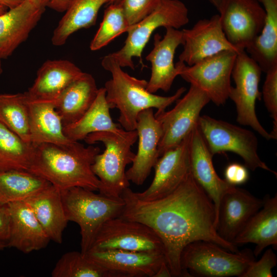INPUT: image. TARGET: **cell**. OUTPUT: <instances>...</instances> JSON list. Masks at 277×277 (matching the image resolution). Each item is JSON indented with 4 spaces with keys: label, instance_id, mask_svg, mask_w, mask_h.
<instances>
[{
    "label": "cell",
    "instance_id": "cell-1",
    "mask_svg": "<svg viewBox=\"0 0 277 277\" xmlns=\"http://www.w3.org/2000/svg\"><path fill=\"white\" fill-rule=\"evenodd\" d=\"M121 196L125 207L120 216L143 223L156 233L163 243L172 276H185L181 255L185 247L192 242L208 241L232 252H240L238 246L217 233L214 205L191 173L163 197L142 201L129 187Z\"/></svg>",
    "mask_w": 277,
    "mask_h": 277
},
{
    "label": "cell",
    "instance_id": "cell-2",
    "mask_svg": "<svg viewBox=\"0 0 277 277\" xmlns=\"http://www.w3.org/2000/svg\"><path fill=\"white\" fill-rule=\"evenodd\" d=\"M34 146L29 170L60 190L80 187L98 191L100 181L91 166L100 153L98 147L85 146L78 142L66 145L41 143Z\"/></svg>",
    "mask_w": 277,
    "mask_h": 277
},
{
    "label": "cell",
    "instance_id": "cell-3",
    "mask_svg": "<svg viewBox=\"0 0 277 277\" xmlns=\"http://www.w3.org/2000/svg\"><path fill=\"white\" fill-rule=\"evenodd\" d=\"M101 65L111 74V78L104 86L107 101L111 109L117 108L119 110L118 121L126 131L135 130L141 112L154 108L156 109L155 114L160 113L186 91V88L182 87L169 96L151 93L147 90L148 81L125 72L110 54L103 57Z\"/></svg>",
    "mask_w": 277,
    "mask_h": 277
},
{
    "label": "cell",
    "instance_id": "cell-4",
    "mask_svg": "<svg viewBox=\"0 0 277 277\" xmlns=\"http://www.w3.org/2000/svg\"><path fill=\"white\" fill-rule=\"evenodd\" d=\"M137 140L136 130L121 133L98 132L89 134L84 140L92 145L102 143L105 150L95 157L91 168L100 181L98 191L109 197H120L122 192L129 187L125 168L131 164L135 153L131 147Z\"/></svg>",
    "mask_w": 277,
    "mask_h": 277
},
{
    "label": "cell",
    "instance_id": "cell-5",
    "mask_svg": "<svg viewBox=\"0 0 277 277\" xmlns=\"http://www.w3.org/2000/svg\"><path fill=\"white\" fill-rule=\"evenodd\" d=\"M60 191L67 220L76 223L80 228L81 252L85 253L91 247L102 226L121 215L124 201L122 197L96 194L80 187Z\"/></svg>",
    "mask_w": 277,
    "mask_h": 277
},
{
    "label": "cell",
    "instance_id": "cell-6",
    "mask_svg": "<svg viewBox=\"0 0 277 277\" xmlns=\"http://www.w3.org/2000/svg\"><path fill=\"white\" fill-rule=\"evenodd\" d=\"M254 260L250 249L232 252L215 243L197 241L185 247L180 262L185 276L242 277Z\"/></svg>",
    "mask_w": 277,
    "mask_h": 277
},
{
    "label": "cell",
    "instance_id": "cell-7",
    "mask_svg": "<svg viewBox=\"0 0 277 277\" xmlns=\"http://www.w3.org/2000/svg\"><path fill=\"white\" fill-rule=\"evenodd\" d=\"M189 21L188 9L180 0H161L157 8L148 16L129 27L123 46L110 53L122 67L134 69L133 57L140 58L144 66L142 53L154 31L160 27L179 29Z\"/></svg>",
    "mask_w": 277,
    "mask_h": 277
},
{
    "label": "cell",
    "instance_id": "cell-8",
    "mask_svg": "<svg viewBox=\"0 0 277 277\" xmlns=\"http://www.w3.org/2000/svg\"><path fill=\"white\" fill-rule=\"evenodd\" d=\"M197 126L213 156L232 152L240 156L245 166L252 171L261 168L276 175L259 157L258 139L251 131L206 115L200 116Z\"/></svg>",
    "mask_w": 277,
    "mask_h": 277
},
{
    "label": "cell",
    "instance_id": "cell-9",
    "mask_svg": "<svg viewBox=\"0 0 277 277\" xmlns=\"http://www.w3.org/2000/svg\"><path fill=\"white\" fill-rule=\"evenodd\" d=\"M262 72L258 64L245 50L238 53L231 73L235 85L231 86L229 98L235 105L237 122L251 127L269 140L273 137L260 124L255 112L256 101L262 96L259 89Z\"/></svg>",
    "mask_w": 277,
    "mask_h": 277
},
{
    "label": "cell",
    "instance_id": "cell-10",
    "mask_svg": "<svg viewBox=\"0 0 277 277\" xmlns=\"http://www.w3.org/2000/svg\"><path fill=\"white\" fill-rule=\"evenodd\" d=\"M232 51H223L206 57L191 66L178 61L179 75L203 91L217 106L229 98L230 78L237 55Z\"/></svg>",
    "mask_w": 277,
    "mask_h": 277
},
{
    "label": "cell",
    "instance_id": "cell-11",
    "mask_svg": "<svg viewBox=\"0 0 277 277\" xmlns=\"http://www.w3.org/2000/svg\"><path fill=\"white\" fill-rule=\"evenodd\" d=\"M210 102L203 91L190 85L188 92L176 101L172 109L154 114L162 129L158 147L160 157L191 133L197 125L202 110Z\"/></svg>",
    "mask_w": 277,
    "mask_h": 277
},
{
    "label": "cell",
    "instance_id": "cell-12",
    "mask_svg": "<svg viewBox=\"0 0 277 277\" xmlns=\"http://www.w3.org/2000/svg\"><path fill=\"white\" fill-rule=\"evenodd\" d=\"M90 249L164 253L161 240L151 228L143 223L120 216L107 221L102 226Z\"/></svg>",
    "mask_w": 277,
    "mask_h": 277
},
{
    "label": "cell",
    "instance_id": "cell-13",
    "mask_svg": "<svg viewBox=\"0 0 277 277\" xmlns=\"http://www.w3.org/2000/svg\"><path fill=\"white\" fill-rule=\"evenodd\" d=\"M216 9L227 39L239 50H245L265 23L266 12L258 0H220Z\"/></svg>",
    "mask_w": 277,
    "mask_h": 277
},
{
    "label": "cell",
    "instance_id": "cell-14",
    "mask_svg": "<svg viewBox=\"0 0 277 277\" xmlns=\"http://www.w3.org/2000/svg\"><path fill=\"white\" fill-rule=\"evenodd\" d=\"M190 135L159 158L153 167L154 175L152 183L144 191L133 192L136 197L145 201L163 197L185 181L190 173Z\"/></svg>",
    "mask_w": 277,
    "mask_h": 277
},
{
    "label": "cell",
    "instance_id": "cell-15",
    "mask_svg": "<svg viewBox=\"0 0 277 277\" xmlns=\"http://www.w3.org/2000/svg\"><path fill=\"white\" fill-rule=\"evenodd\" d=\"M182 30L183 50L179 59L188 66L221 51H232L239 53L241 51L227 39L219 14L200 19L191 28Z\"/></svg>",
    "mask_w": 277,
    "mask_h": 277
},
{
    "label": "cell",
    "instance_id": "cell-16",
    "mask_svg": "<svg viewBox=\"0 0 277 277\" xmlns=\"http://www.w3.org/2000/svg\"><path fill=\"white\" fill-rule=\"evenodd\" d=\"M135 130L138 140L137 150L126 175L129 182L140 186L144 184L160 157L158 147L162 129L153 109L138 114Z\"/></svg>",
    "mask_w": 277,
    "mask_h": 277
},
{
    "label": "cell",
    "instance_id": "cell-17",
    "mask_svg": "<svg viewBox=\"0 0 277 277\" xmlns=\"http://www.w3.org/2000/svg\"><path fill=\"white\" fill-rule=\"evenodd\" d=\"M165 29L163 37L158 33L154 35L153 47L146 56L151 65L147 90L152 93L159 90L169 91L174 79L179 75V68L173 61L176 49L183 44V32L172 27Z\"/></svg>",
    "mask_w": 277,
    "mask_h": 277
},
{
    "label": "cell",
    "instance_id": "cell-18",
    "mask_svg": "<svg viewBox=\"0 0 277 277\" xmlns=\"http://www.w3.org/2000/svg\"><path fill=\"white\" fill-rule=\"evenodd\" d=\"M84 254L117 277H153L162 263L166 261L161 252L89 249Z\"/></svg>",
    "mask_w": 277,
    "mask_h": 277
},
{
    "label": "cell",
    "instance_id": "cell-19",
    "mask_svg": "<svg viewBox=\"0 0 277 277\" xmlns=\"http://www.w3.org/2000/svg\"><path fill=\"white\" fill-rule=\"evenodd\" d=\"M190 173L212 201L217 223L219 208L223 196L235 186L221 179L212 163L213 155L198 127L191 131L189 139Z\"/></svg>",
    "mask_w": 277,
    "mask_h": 277
},
{
    "label": "cell",
    "instance_id": "cell-20",
    "mask_svg": "<svg viewBox=\"0 0 277 277\" xmlns=\"http://www.w3.org/2000/svg\"><path fill=\"white\" fill-rule=\"evenodd\" d=\"M264 200L235 186L222 197L219 208L216 231L232 243L249 220L263 206Z\"/></svg>",
    "mask_w": 277,
    "mask_h": 277
},
{
    "label": "cell",
    "instance_id": "cell-21",
    "mask_svg": "<svg viewBox=\"0 0 277 277\" xmlns=\"http://www.w3.org/2000/svg\"><path fill=\"white\" fill-rule=\"evenodd\" d=\"M6 205L10 217L6 246L25 253L46 247L50 240L27 202L18 201Z\"/></svg>",
    "mask_w": 277,
    "mask_h": 277
},
{
    "label": "cell",
    "instance_id": "cell-22",
    "mask_svg": "<svg viewBox=\"0 0 277 277\" xmlns=\"http://www.w3.org/2000/svg\"><path fill=\"white\" fill-rule=\"evenodd\" d=\"M0 15V58L11 56L28 38L40 20L45 9L24 0Z\"/></svg>",
    "mask_w": 277,
    "mask_h": 277
},
{
    "label": "cell",
    "instance_id": "cell-23",
    "mask_svg": "<svg viewBox=\"0 0 277 277\" xmlns=\"http://www.w3.org/2000/svg\"><path fill=\"white\" fill-rule=\"evenodd\" d=\"M83 72L70 61L47 60L40 67L33 85L25 93L29 101L54 102Z\"/></svg>",
    "mask_w": 277,
    "mask_h": 277
},
{
    "label": "cell",
    "instance_id": "cell-24",
    "mask_svg": "<svg viewBox=\"0 0 277 277\" xmlns=\"http://www.w3.org/2000/svg\"><path fill=\"white\" fill-rule=\"evenodd\" d=\"M262 207L247 222L233 241L236 246L255 244L253 252L258 256L267 247H277V196L263 199Z\"/></svg>",
    "mask_w": 277,
    "mask_h": 277
},
{
    "label": "cell",
    "instance_id": "cell-25",
    "mask_svg": "<svg viewBox=\"0 0 277 277\" xmlns=\"http://www.w3.org/2000/svg\"><path fill=\"white\" fill-rule=\"evenodd\" d=\"M25 201L50 240L60 244L69 222L62 203L61 191L50 185Z\"/></svg>",
    "mask_w": 277,
    "mask_h": 277
},
{
    "label": "cell",
    "instance_id": "cell-26",
    "mask_svg": "<svg viewBox=\"0 0 277 277\" xmlns=\"http://www.w3.org/2000/svg\"><path fill=\"white\" fill-rule=\"evenodd\" d=\"M93 76L83 72L54 102L63 126L78 120L90 108L98 91Z\"/></svg>",
    "mask_w": 277,
    "mask_h": 277
},
{
    "label": "cell",
    "instance_id": "cell-27",
    "mask_svg": "<svg viewBox=\"0 0 277 277\" xmlns=\"http://www.w3.org/2000/svg\"><path fill=\"white\" fill-rule=\"evenodd\" d=\"M110 109L104 87L99 88L94 101L87 111L76 122L64 127V134L70 141L78 142L92 133L123 132L125 130L112 121Z\"/></svg>",
    "mask_w": 277,
    "mask_h": 277
},
{
    "label": "cell",
    "instance_id": "cell-28",
    "mask_svg": "<svg viewBox=\"0 0 277 277\" xmlns=\"http://www.w3.org/2000/svg\"><path fill=\"white\" fill-rule=\"evenodd\" d=\"M28 102L31 143L66 145L72 142L64 134L62 121L54 102Z\"/></svg>",
    "mask_w": 277,
    "mask_h": 277
},
{
    "label": "cell",
    "instance_id": "cell-29",
    "mask_svg": "<svg viewBox=\"0 0 277 277\" xmlns=\"http://www.w3.org/2000/svg\"><path fill=\"white\" fill-rule=\"evenodd\" d=\"M111 1L69 0L64 15L53 31L52 44L62 46L74 32L94 25L100 9Z\"/></svg>",
    "mask_w": 277,
    "mask_h": 277
},
{
    "label": "cell",
    "instance_id": "cell-30",
    "mask_svg": "<svg viewBox=\"0 0 277 277\" xmlns=\"http://www.w3.org/2000/svg\"><path fill=\"white\" fill-rule=\"evenodd\" d=\"M266 18L260 34L245 49L247 54L266 72L277 66V0H258Z\"/></svg>",
    "mask_w": 277,
    "mask_h": 277
},
{
    "label": "cell",
    "instance_id": "cell-31",
    "mask_svg": "<svg viewBox=\"0 0 277 277\" xmlns=\"http://www.w3.org/2000/svg\"><path fill=\"white\" fill-rule=\"evenodd\" d=\"M51 184L29 171H0V204L25 201Z\"/></svg>",
    "mask_w": 277,
    "mask_h": 277
},
{
    "label": "cell",
    "instance_id": "cell-32",
    "mask_svg": "<svg viewBox=\"0 0 277 277\" xmlns=\"http://www.w3.org/2000/svg\"><path fill=\"white\" fill-rule=\"evenodd\" d=\"M34 156V146L0 122V171H29Z\"/></svg>",
    "mask_w": 277,
    "mask_h": 277
},
{
    "label": "cell",
    "instance_id": "cell-33",
    "mask_svg": "<svg viewBox=\"0 0 277 277\" xmlns=\"http://www.w3.org/2000/svg\"><path fill=\"white\" fill-rule=\"evenodd\" d=\"M0 122L31 143L29 103L25 92L0 94Z\"/></svg>",
    "mask_w": 277,
    "mask_h": 277
},
{
    "label": "cell",
    "instance_id": "cell-34",
    "mask_svg": "<svg viewBox=\"0 0 277 277\" xmlns=\"http://www.w3.org/2000/svg\"><path fill=\"white\" fill-rule=\"evenodd\" d=\"M52 277H117L113 272L104 268L78 251L64 254L51 272Z\"/></svg>",
    "mask_w": 277,
    "mask_h": 277
},
{
    "label": "cell",
    "instance_id": "cell-35",
    "mask_svg": "<svg viewBox=\"0 0 277 277\" xmlns=\"http://www.w3.org/2000/svg\"><path fill=\"white\" fill-rule=\"evenodd\" d=\"M129 27L120 4H110L105 10L100 27L90 43V50L96 51L107 46L127 32Z\"/></svg>",
    "mask_w": 277,
    "mask_h": 277
},
{
    "label": "cell",
    "instance_id": "cell-36",
    "mask_svg": "<svg viewBox=\"0 0 277 277\" xmlns=\"http://www.w3.org/2000/svg\"><path fill=\"white\" fill-rule=\"evenodd\" d=\"M263 87L262 95L270 116L273 119V130L270 134L277 138V66L269 69Z\"/></svg>",
    "mask_w": 277,
    "mask_h": 277
},
{
    "label": "cell",
    "instance_id": "cell-37",
    "mask_svg": "<svg viewBox=\"0 0 277 277\" xmlns=\"http://www.w3.org/2000/svg\"><path fill=\"white\" fill-rule=\"evenodd\" d=\"M161 0H121V6L129 26L133 25L150 14L158 6Z\"/></svg>",
    "mask_w": 277,
    "mask_h": 277
},
{
    "label": "cell",
    "instance_id": "cell-38",
    "mask_svg": "<svg viewBox=\"0 0 277 277\" xmlns=\"http://www.w3.org/2000/svg\"><path fill=\"white\" fill-rule=\"evenodd\" d=\"M276 263V256L272 249L269 248L258 261L254 260L250 265L242 277H272V269Z\"/></svg>",
    "mask_w": 277,
    "mask_h": 277
},
{
    "label": "cell",
    "instance_id": "cell-39",
    "mask_svg": "<svg viewBox=\"0 0 277 277\" xmlns=\"http://www.w3.org/2000/svg\"><path fill=\"white\" fill-rule=\"evenodd\" d=\"M225 180L230 185L236 186L245 183L249 179L247 168L239 163L229 164L224 171Z\"/></svg>",
    "mask_w": 277,
    "mask_h": 277
},
{
    "label": "cell",
    "instance_id": "cell-40",
    "mask_svg": "<svg viewBox=\"0 0 277 277\" xmlns=\"http://www.w3.org/2000/svg\"><path fill=\"white\" fill-rule=\"evenodd\" d=\"M9 213L7 205L0 204V240L6 244L9 236Z\"/></svg>",
    "mask_w": 277,
    "mask_h": 277
},
{
    "label": "cell",
    "instance_id": "cell-41",
    "mask_svg": "<svg viewBox=\"0 0 277 277\" xmlns=\"http://www.w3.org/2000/svg\"><path fill=\"white\" fill-rule=\"evenodd\" d=\"M69 0H51L47 7L57 12L65 11Z\"/></svg>",
    "mask_w": 277,
    "mask_h": 277
},
{
    "label": "cell",
    "instance_id": "cell-42",
    "mask_svg": "<svg viewBox=\"0 0 277 277\" xmlns=\"http://www.w3.org/2000/svg\"><path fill=\"white\" fill-rule=\"evenodd\" d=\"M171 272L166 261L162 263L153 277H171Z\"/></svg>",
    "mask_w": 277,
    "mask_h": 277
},
{
    "label": "cell",
    "instance_id": "cell-43",
    "mask_svg": "<svg viewBox=\"0 0 277 277\" xmlns=\"http://www.w3.org/2000/svg\"><path fill=\"white\" fill-rule=\"evenodd\" d=\"M24 0H0V4L8 9L14 8L21 3Z\"/></svg>",
    "mask_w": 277,
    "mask_h": 277
},
{
    "label": "cell",
    "instance_id": "cell-44",
    "mask_svg": "<svg viewBox=\"0 0 277 277\" xmlns=\"http://www.w3.org/2000/svg\"><path fill=\"white\" fill-rule=\"evenodd\" d=\"M38 8L45 9L51 0H29Z\"/></svg>",
    "mask_w": 277,
    "mask_h": 277
},
{
    "label": "cell",
    "instance_id": "cell-45",
    "mask_svg": "<svg viewBox=\"0 0 277 277\" xmlns=\"http://www.w3.org/2000/svg\"><path fill=\"white\" fill-rule=\"evenodd\" d=\"M7 9H8L7 7L0 4V15L5 13L7 11Z\"/></svg>",
    "mask_w": 277,
    "mask_h": 277
},
{
    "label": "cell",
    "instance_id": "cell-46",
    "mask_svg": "<svg viewBox=\"0 0 277 277\" xmlns=\"http://www.w3.org/2000/svg\"><path fill=\"white\" fill-rule=\"evenodd\" d=\"M209 2L217 9L220 0H209Z\"/></svg>",
    "mask_w": 277,
    "mask_h": 277
},
{
    "label": "cell",
    "instance_id": "cell-47",
    "mask_svg": "<svg viewBox=\"0 0 277 277\" xmlns=\"http://www.w3.org/2000/svg\"><path fill=\"white\" fill-rule=\"evenodd\" d=\"M5 247H7L6 243L0 240V251L3 250Z\"/></svg>",
    "mask_w": 277,
    "mask_h": 277
},
{
    "label": "cell",
    "instance_id": "cell-48",
    "mask_svg": "<svg viewBox=\"0 0 277 277\" xmlns=\"http://www.w3.org/2000/svg\"><path fill=\"white\" fill-rule=\"evenodd\" d=\"M121 1V0H111L109 4H119Z\"/></svg>",
    "mask_w": 277,
    "mask_h": 277
},
{
    "label": "cell",
    "instance_id": "cell-49",
    "mask_svg": "<svg viewBox=\"0 0 277 277\" xmlns=\"http://www.w3.org/2000/svg\"><path fill=\"white\" fill-rule=\"evenodd\" d=\"M2 60L0 58V75L3 73V68L2 65Z\"/></svg>",
    "mask_w": 277,
    "mask_h": 277
}]
</instances>
